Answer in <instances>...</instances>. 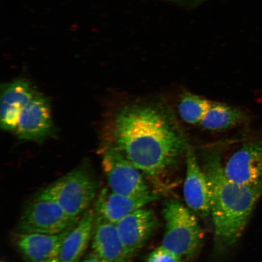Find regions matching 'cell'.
Returning a JSON list of instances; mask_svg holds the SVG:
<instances>
[{"instance_id":"6da1fadb","label":"cell","mask_w":262,"mask_h":262,"mask_svg":"<svg viewBox=\"0 0 262 262\" xmlns=\"http://www.w3.org/2000/svg\"><path fill=\"white\" fill-rule=\"evenodd\" d=\"M116 147L140 171L156 178L175 165L188 147L165 114L155 107H127L114 124Z\"/></svg>"},{"instance_id":"7a4b0ae2","label":"cell","mask_w":262,"mask_h":262,"mask_svg":"<svg viewBox=\"0 0 262 262\" xmlns=\"http://www.w3.org/2000/svg\"><path fill=\"white\" fill-rule=\"evenodd\" d=\"M203 169L209 187L215 248L224 251L233 247L243 234L262 194V186H245L231 181L226 176L217 153L206 157Z\"/></svg>"},{"instance_id":"3957f363","label":"cell","mask_w":262,"mask_h":262,"mask_svg":"<svg viewBox=\"0 0 262 262\" xmlns=\"http://www.w3.org/2000/svg\"><path fill=\"white\" fill-rule=\"evenodd\" d=\"M162 214L165 222L163 247L182 258L194 256L203 238L196 215L176 199L165 202Z\"/></svg>"},{"instance_id":"277c9868","label":"cell","mask_w":262,"mask_h":262,"mask_svg":"<svg viewBox=\"0 0 262 262\" xmlns=\"http://www.w3.org/2000/svg\"><path fill=\"white\" fill-rule=\"evenodd\" d=\"M97 188L96 180L87 170L77 169L46 186L35 198L56 203L71 217L77 218L96 198Z\"/></svg>"},{"instance_id":"5b68a950","label":"cell","mask_w":262,"mask_h":262,"mask_svg":"<svg viewBox=\"0 0 262 262\" xmlns=\"http://www.w3.org/2000/svg\"><path fill=\"white\" fill-rule=\"evenodd\" d=\"M56 203L35 198L22 213L18 224L20 233L58 234L78 221Z\"/></svg>"},{"instance_id":"8992f818","label":"cell","mask_w":262,"mask_h":262,"mask_svg":"<svg viewBox=\"0 0 262 262\" xmlns=\"http://www.w3.org/2000/svg\"><path fill=\"white\" fill-rule=\"evenodd\" d=\"M102 167L108 188L117 194L136 195L150 191L140 170L116 147L103 157Z\"/></svg>"},{"instance_id":"52a82bcc","label":"cell","mask_w":262,"mask_h":262,"mask_svg":"<svg viewBox=\"0 0 262 262\" xmlns=\"http://www.w3.org/2000/svg\"><path fill=\"white\" fill-rule=\"evenodd\" d=\"M160 196V193L151 190L142 194L126 195L114 192L107 187L101 190L97 196L95 215L116 224L130 213L145 208Z\"/></svg>"},{"instance_id":"ba28073f","label":"cell","mask_w":262,"mask_h":262,"mask_svg":"<svg viewBox=\"0 0 262 262\" xmlns=\"http://www.w3.org/2000/svg\"><path fill=\"white\" fill-rule=\"evenodd\" d=\"M224 169L226 176L238 184L262 186V145L245 144L229 157Z\"/></svg>"},{"instance_id":"9c48e42d","label":"cell","mask_w":262,"mask_h":262,"mask_svg":"<svg viewBox=\"0 0 262 262\" xmlns=\"http://www.w3.org/2000/svg\"><path fill=\"white\" fill-rule=\"evenodd\" d=\"M186 171L183 196L186 206L203 219L210 216V195L207 177L192 150L186 152Z\"/></svg>"},{"instance_id":"30bf717a","label":"cell","mask_w":262,"mask_h":262,"mask_svg":"<svg viewBox=\"0 0 262 262\" xmlns=\"http://www.w3.org/2000/svg\"><path fill=\"white\" fill-rule=\"evenodd\" d=\"M157 224L155 212L145 208L130 213L116 224L129 260L145 245Z\"/></svg>"},{"instance_id":"8fae6325","label":"cell","mask_w":262,"mask_h":262,"mask_svg":"<svg viewBox=\"0 0 262 262\" xmlns=\"http://www.w3.org/2000/svg\"><path fill=\"white\" fill-rule=\"evenodd\" d=\"M52 130L50 104L38 94L22 111L14 130L16 135L21 140H40L50 136Z\"/></svg>"},{"instance_id":"7c38bea8","label":"cell","mask_w":262,"mask_h":262,"mask_svg":"<svg viewBox=\"0 0 262 262\" xmlns=\"http://www.w3.org/2000/svg\"><path fill=\"white\" fill-rule=\"evenodd\" d=\"M38 95L31 83L17 80L2 88L0 105V124L6 131H14L24 108Z\"/></svg>"},{"instance_id":"4fadbf2b","label":"cell","mask_w":262,"mask_h":262,"mask_svg":"<svg viewBox=\"0 0 262 262\" xmlns=\"http://www.w3.org/2000/svg\"><path fill=\"white\" fill-rule=\"evenodd\" d=\"M73 226L58 234L20 233L16 246L28 262H57L62 243Z\"/></svg>"},{"instance_id":"5bb4252c","label":"cell","mask_w":262,"mask_h":262,"mask_svg":"<svg viewBox=\"0 0 262 262\" xmlns=\"http://www.w3.org/2000/svg\"><path fill=\"white\" fill-rule=\"evenodd\" d=\"M92 248L93 253L104 262H128L116 224L95 217Z\"/></svg>"},{"instance_id":"9a60e30c","label":"cell","mask_w":262,"mask_h":262,"mask_svg":"<svg viewBox=\"0 0 262 262\" xmlns=\"http://www.w3.org/2000/svg\"><path fill=\"white\" fill-rule=\"evenodd\" d=\"M94 210L83 213L66 236L61 246L57 262H80L88 248L94 226Z\"/></svg>"},{"instance_id":"2e32d148","label":"cell","mask_w":262,"mask_h":262,"mask_svg":"<svg viewBox=\"0 0 262 262\" xmlns=\"http://www.w3.org/2000/svg\"><path fill=\"white\" fill-rule=\"evenodd\" d=\"M245 116L237 108L221 103H211L201 122L205 129L219 131L230 128L242 122Z\"/></svg>"},{"instance_id":"e0dca14e","label":"cell","mask_w":262,"mask_h":262,"mask_svg":"<svg viewBox=\"0 0 262 262\" xmlns=\"http://www.w3.org/2000/svg\"><path fill=\"white\" fill-rule=\"evenodd\" d=\"M212 101L198 95L186 93L180 99L179 113L184 122L191 124L201 123Z\"/></svg>"},{"instance_id":"ac0fdd59","label":"cell","mask_w":262,"mask_h":262,"mask_svg":"<svg viewBox=\"0 0 262 262\" xmlns=\"http://www.w3.org/2000/svg\"><path fill=\"white\" fill-rule=\"evenodd\" d=\"M182 258L170 251L162 245L150 253L147 262H182Z\"/></svg>"},{"instance_id":"d6986e66","label":"cell","mask_w":262,"mask_h":262,"mask_svg":"<svg viewBox=\"0 0 262 262\" xmlns=\"http://www.w3.org/2000/svg\"><path fill=\"white\" fill-rule=\"evenodd\" d=\"M81 262H104L94 253H92L84 258V259Z\"/></svg>"},{"instance_id":"ffe728a7","label":"cell","mask_w":262,"mask_h":262,"mask_svg":"<svg viewBox=\"0 0 262 262\" xmlns=\"http://www.w3.org/2000/svg\"><path fill=\"white\" fill-rule=\"evenodd\" d=\"M198 1H205V0H198Z\"/></svg>"},{"instance_id":"44dd1931","label":"cell","mask_w":262,"mask_h":262,"mask_svg":"<svg viewBox=\"0 0 262 262\" xmlns=\"http://www.w3.org/2000/svg\"><path fill=\"white\" fill-rule=\"evenodd\" d=\"M1 262H5V261H1Z\"/></svg>"}]
</instances>
